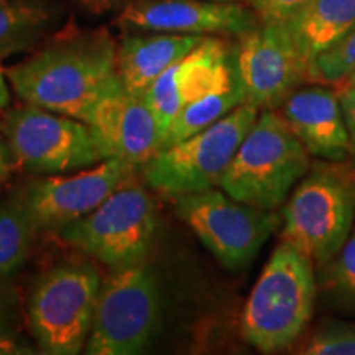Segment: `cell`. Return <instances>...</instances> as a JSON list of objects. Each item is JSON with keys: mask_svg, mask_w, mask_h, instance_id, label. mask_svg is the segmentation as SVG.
Returning <instances> with one entry per match:
<instances>
[{"mask_svg": "<svg viewBox=\"0 0 355 355\" xmlns=\"http://www.w3.org/2000/svg\"><path fill=\"white\" fill-rule=\"evenodd\" d=\"M6 76L24 102L84 122L117 79V42L105 28L69 25L7 68Z\"/></svg>", "mask_w": 355, "mask_h": 355, "instance_id": "obj_1", "label": "cell"}, {"mask_svg": "<svg viewBox=\"0 0 355 355\" xmlns=\"http://www.w3.org/2000/svg\"><path fill=\"white\" fill-rule=\"evenodd\" d=\"M316 293L313 260L282 242L248 296L242 313V337L263 354L290 349L313 318Z\"/></svg>", "mask_w": 355, "mask_h": 355, "instance_id": "obj_2", "label": "cell"}, {"mask_svg": "<svg viewBox=\"0 0 355 355\" xmlns=\"http://www.w3.org/2000/svg\"><path fill=\"white\" fill-rule=\"evenodd\" d=\"M355 224V163L311 165L285 201L279 241L321 266L337 254Z\"/></svg>", "mask_w": 355, "mask_h": 355, "instance_id": "obj_3", "label": "cell"}, {"mask_svg": "<svg viewBox=\"0 0 355 355\" xmlns=\"http://www.w3.org/2000/svg\"><path fill=\"white\" fill-rule=\"evenodd\" d=\"M311 155L277 110L259 114L219 188L261 209H278L311 166Z\"/></svg>", "mask_w": 355, "mask_h": 355, "instance_id": "obj_4", "label": "cell"}, {"mask_svg": "<svg viewBox=\"0 0 355 355\" xmlns=\"http://www.w3.org/2000/svg\"><path fill=\"white\" fill-rule=\"evenodd\" d=\"M259 114L255 105L243 102L212 125L162 148L141 165L144 181L153 191L173 199L219 188Z\"/></svg>", "mask_w": 355, "mask_h": 355, "instance_id": "obj_5", "label": "cell"}, {"mask_svg": "<svg viewBox=\"0 0 355 355\" xmlns=\"http://www.w3.org/2000/svg\"><path fill=\"white\" fill-rule=\"evenodd\" d=\"M158 227L157 206L144 186L127 183L101 206L58 230V237L110 270L145 263Z\"/></svg>", "mask_w": 355, "mask_h": 355, "instance_id": "obj_6", "label": "cell"}, {"mask_svg": "<svg viewBox=\"0 0 355 355\" xmlns=\"http://www.w3.org/2000/svg\"><path fill=\"white\" fill-rule=\"evenodd\" d=\"M99 288V272L87 261L61 263L35 282L28 321L44 354L74 355L86 347Z\"/></svg>", "mask_w": 355, "mask_h": 355, "instance_id": "obj_7", "label": "cell"}, {"mask_svg": "<svg viewBox=\"0 0 355 355\" xmlns=\"http://www.w3.org/2000/svg\"><path fill=\"white\" fill-rule=\"evenodd\" d=\"M162 313L157 278L146 263L112 270L97 295L86 352L135 355L152 343Z\"/></svg>", "mask_w": 355, "mask_h": 355, "instance_id": "obj_8", "label": "cell"}, {"mask_svg": "<svg viewBox=\"0 0 355 355\" xmlns=\"http://www.w3.org/2000/svg\"><path fill=\"white\" fill-rule=\"evenodd\" d=\"M176 214L227 272H242L282 225L277 209L230 198L220 188L175 198Z\"/></svg>", "mask_w": 355, "mask_h": 355, "instance_id": "obj_9", "label": "cell"}, {"mask_svg": "<svg viewBox=\"0 0 355 355\" xmlns=\"http://www.w3.org/2000/svg\"><path fill=\"white\" fill-rule=\"evenodd\" d=\"M0 133L17 165L33 175H56L102 162L87 123L28 102L0 114Z\"/></svg>", "mask_w": 355, "mask_h": 355, "instance_id": "obj_10", "label": "cell"}, {"mask_svg": "<svg viewBox=\"0 0 355 355\" xmlns=\"http://www.w3.org/2000/svg\"><path fill=\"white\" fill-rule=\"evenodd\" d=\"M234 53L245 102L259 110H277L301 83H306L308 66L286 21H261L239 37Z\"/></svg>", "mask_w": 355, "mask_h": 355, "instance_id": "obj_11", "label": "cell"}, {"mask_svg": "<svg viewBox=\"0 0 355 355\" xmlns=\"http://www.w3.org/2000/svg\"><path fill=\"white\" fill-rule=\"evenodd\" d=\"M139 166L123 158H105L73 176H50L26 186L19 199L37 230H55L81 219L121 186L130 183Z\"/></svg>", "mask_w": 355, "mask_h": 355, "instance_id": "obj_12", "label": "cell"}, {"mask_svg": "<svg viewBox=\"0 0 355 355\" xmlns=\"http://www.w3.org/2000/svg\"><path fill=\"white\" fill-rule=\"evenodd\" d=\"M261 24L245 3L216 0H128L117 25L125 33L230 35L242 37Z\"/></svg>", "mask_w": 355, "mask_h": 355, "instance_id": "obj_13", "label": "cell"}, {"mask_svg": "<svg viewBox=\"0 0 355 355\" xmlns=\"http://www.w3.org/2000/svg\"><path fill=\"white\" fill-rule=\"evenodd\" d=\"M235 76L234 46L216 37H204L188 55L163 71L144 96L157 117L163 139L186 105L227 86Z\"/></svg>", "mask_w": 355, "mask_h": 355, "instance_id": "obj_14", "label": "cell"}, {"mask_svg": "<svg viewBox=\"0 0 355 355\" xmlns=\"http://www.w3.org/2000/svg\"><path fill=\"white\" fill-rule=\"evenodd\" d=\"M101 158H123L141 168L162 148V130L144 97L132 96L115 79L102 94L86 121Z\"/></svg>", "mask_w": 355, "mask_h": 355, "instance_id": "obj_15", "label": "cell"}, {"mask_svg": "<svg viewBox=\"0 0 355 355\" xmlns=\"http://www.w3.org/2000/svg\"><path fill=\"white\" fill-rule=\"evenodd\" d=\"M279 115L311 157L324 162H349L352 146L339 91L326 84L296 89L279 105Z\"/></svg>", "mask_w": 355, "mask_h": 355, "instance_id": "obj_16", "label": "cell"}, {"mask_svg": "<svg viewBox=\"0 0 355 355\" xmlns=\"http://www.w3.org/2000/svg\"><path fill=\"white\" fill-rule=\"evenodd\" d=\"M201 35L125 33L117 43V76L132 96L144 97L175 61L199 44Z\"/></svg>", "mask_w": 355, "mask_h": 355, "instance_id": "obj_17", "label": "cell"}, {"mask_svg": "<svg viewBox=\"0 0 355 355\" xmlns=\"http://www.w3.org/2000/svg\"><path fill=\"white\" fill-rule=\"evenodd\" d=\"M63 20L58 0H0V60L37 50Z\"/></svg>", "mask_w": 355, "mask_h": 355, "instance_id": "obj_18", "label": "cell"}, {"mask_svg": "<svg viewBox=\"0 0 355 355\" xmlns=\"http://www.w3.org/2000/svg\"><path fill=\"white\" fill-rule=\"evenodd\" d=\"M286 25L308 66L354 28L355 0H306Z\"/></svg>", "mask_w": 355, "mask_h": 355, "instance_id": "obj_19", "label": "cell"}, {"mask_svg": "<svg viewBox=\"0 0 355 355\" xmlns=\"http://www.w3.org/2000/svg\"><path fill=\"white\" fill-rule=\"evenodd\" d=\"M243 102H245V89H243L237 73L234 81L229 83L227 86L209 92L201 99L186 105L171 122L165 139L162 141V148L178 144V141L188 139L202 128L212 125Z\"/></svg>", "mask_w": 355, "mask_h": 355, "instance_id": "obj_20", "label": "cell"}, {"mask_svg": "<svg viewBox=\"0 0 355 355\" xmlns=\"http://www.w3.org/2000/svg\"><path fill=\"white\" fill-rule=\"evenodd\" d=\"M37 232L19 198L0 201V278L15 273L25 263Z\"/></svg>", "mask_w": 355, "mask_h": 355, "instance_id": "obj_21", "label": "cell"}, {"mask_svg": "<svg viewBox=\"0 0 355 355\" xmlns=\"http://www.w3.org/2000/svg\"><path fill=\"white\" fill-rule=\"evenodd\" d=\"M316 283L332 303L355 311V224L337 254L318 266Z\"/></svg>", "mask_w": 355, "mask_h": 355, "instance_id": "obj_22", "label": "cell"}, {"mask_svg": "<svg viewBox=\"0 0 355 355\" xmlns=\"http://www.w3.org/2000/svg\"><path fill=\"white\" fill-rule=\"evenodd\" d=\"M355 71V26L334 46L314 58L306 71V83L343 84Z\"/></svg>", "mask_w": 355, "mask_h": 355, "instance_id": "obj_23", "label": "cell"}, {"mask_svg": "<svg viewBox=\"0 0 355 355\" xmlns=\"http://www.w3.org/2000/svg\"><path fill=\"white\" fill-rule=\"evenodd\" d=\"M300 354L355 355V322L327 319L314 331Z\"/></svg>", "mask_w": 355, "mask_h": 355, "instance_id": "obj_24", "label": "cell"}, {"mask_svg": "<svg viewBox=\"0 0 355 355\" xmlns=\"http://www.w3.org/2000/svg\"><path fill=\"white\" fill-rule=\"evenodd\" d=\"M304 3L306 0H252L250 7L261 21H288Z\"/></svg>", "mask_w": 355, "mask_h": 355, "instance_id": "obj_25", "label": "cell"}, {"mask_svg": "<svg viewBox=\"0 0 355 355\" xmlns=\"http://www.w3.org/2000/svg\"><path fill=\"white\" fill-rule=\"evenodd\" d=\"M340 107H343L344 121L347 125L350 137V146H352V159H355V87L343 86L339 91Z\"/></svg>", "mask_w": 355, "mask_h": 355, "instance_id": "obj_26", "label": "cell"}, {"mask_svg": "<svg viewBox=\"0 0 355 355\" xmlns=\"http://www.w3.org/2000/svg\"><path fill=\"white\" fill-rule=\"evenodd\" d=\"M74 2L79 3L84 10L94 13V15H102V13L122 10L128 0H74Z\"/></svg>", "mask_w": 355, "mask_h": 355, "instance_id": "obj_27", "label": "cell"}, {"mask_svg": "<svg viewBox=\"0 0 355 355\" xmlns=\"http://www.w3.org/2000/svg\"><path fill=\"white\" fill-rule=\"evenodd\" d=\"M15 166H17V162L10 150V145L7 144L6 137L0 133V184L10 176V173L13 171V168Z\"/></svg>", "mask_w": 355, "mask_h": 355, "instance_id": "obj_28", "label": "cell"}, {"mask_svg": "<svg viewBox=\"0 0 355 355\" xmlns=\"http://www.w3.org/2000/svg\"><path fill=\"white\" fill-rule=\"evenodd\" d=\"M8 329H10V309L0 293V337H8Z\"/></svg>", "mask_w": 355, "mask_h": 355, "instance_id": "obj_29", "label": "cell"}, {"mask_svg": "<svg viewBox=\"0 0 355 355\" xmlns=\"http://www.w3.org/2000/svg\"><path fill=\"white\" fill-rule=\"evenodd\" d=\"M8 104H10V91H8L6 69L0 68V114L8 107Z\"/></svg>", "mask_w": 355, "mask_h": 355, "instance_id": "obj_30", "label": "cell"}, {"mask_svg": "<svg viewBox=\"0 0 355 355\" xmlns=\"http://www.w3.org/2000/svg\"><path fill=\"white\" fill-rule=\"evenodd\" d=\"M20 345L12 340L10 337H0V355H10V354H21Z\"/></svg>", "mask_w": 355, "mask_h": 355, "instance_id": "obj_31", "label": "cell"}, {"mask_svg": "<svg viewBox=\"0 0 355 355\" xmlns=\"http://www.w3.org/2000/svg\"><path fill=\"white\" fill-rule=\"evenodd\" d=\"M343 86H349V87H355V71L350 76L345 79V81L343 83Z\"/></svg>", "mask_w": 355, "mask_h": 355, "instance_id": "obj_32", "label": "cell"}, {"mask_svg": "<svg viewBox=\"0 0 355 355\" xmlns=\"http://www.w3.org/2000/svg\"><path fill=\"white\" fill-rule=\"evenodd\" d=\"M216 2H229V3H245V6H250L252 0H216Z\"/></svg>", "mask_w": 355, "mask_h": 355, "instance_id": "obj_33", "label": "cell"}]
</instances>
